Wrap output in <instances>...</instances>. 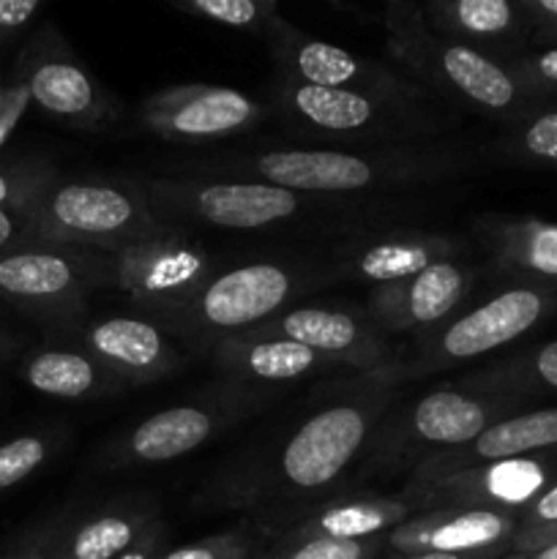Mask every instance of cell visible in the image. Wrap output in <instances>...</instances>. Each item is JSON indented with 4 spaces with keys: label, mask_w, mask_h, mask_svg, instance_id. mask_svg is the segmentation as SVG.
Here are the masks:
<instances>
[{
    "label": "cell",
    "mask_w": 557,
    "mask_h": 559,
    "mask_svg": "<svg viewBox=\"0 0 557 559\" xmlns=\"http://www.w3.org/2000/svg\"><path fill=\"white\" fill-rule=\"evenodd\" d=\"M31 243H93L120 238L145 224L134 197L112 186L66 183L38 191L25 207Z\"/></svg>",
    "instance_id": "obj_1"
},
{
    "label": "cell",
    "mask_w": 557,
    "mask_h": 559,
    "mask_svg": "<svg viewBox=\"0 0 557 559\" xmlns=\"http://www.w3.org/2000/svg\"><path fill=\"white\" fill-rule=\"evenodd\" d=\"M369 435V413L336 404L306 420L284 445L278 469L293 489H322L344 473Z\"/></svg>",
    "instance_id": "obj_2"
},
{
    "label": "cell",
    "mask_w": 557,
    "mask_h": 559,
    "mask_svg": "<svg viewBox=\"0 0 557 559\" xmlns=\"http://www.w3.org/2000/svg\"><path fill=\"white\" fill-rule=\"evenodd\" d=\"M557 304L555 287H511L464 314L442 333L440 353L453 360L478 358L500 349L538 325Z\"/></svg>",
    "instance_id": "obj_3"
},
{
    "label": "cell",
    "mask_w": 557,
    "mask_h": 559,
    "mask_svg": "<svg viewBox=\"0 0 557 559\" xmlns=\"http://www.w3.org/2000/svg\"><path fill=\"white\" fill-rule=\"evenodd\" d=\"M519 519L511 511L467 508V511H437L413 519L386 538L402 555L440 551V555H495L513 540Z\"/></svg>",
    "instance_id": "obj_4"
},
{
    "label": "cell",
    "mask_w": 557,
    "mask_h": 559,
    "mask_svg": "<svg viewBox=\"0 0 557 559\" xmlns=\"http://www.w3.org/2000/svg\"><path fill=\"white\" fill-rule=\"evenodd\" d=\"M293 293V278L273 262L235 267L200 289L197 311L202 322L222 331L249 328L278 311Z\"/></svg>",
    "instance_id": "obj_5"
},
{
    "label": "cell",
    "mask_w": 557,
    "mask_h": 559,
    "mask_svg": "<svg viewBox=\"0 0 557 559\" xmlns=\"http://www.w3.org/2000/svg\"><path fill=\"white\" fill-rule=\"evenodd\" d=\"M118 282L137 300L175 306L200 289L205 257L183 240H140L118 260Z\"/></svg>",
    "instance_id": "obj_6"
},
{
    "label": "cell",
    "mask_w": 557,
    "mask_h": 559,
    "mask_svg": "<svg viewBox=\"0 0 557 559\" xmlns=\"http://www.w3.org/2000/svg\"><path fill=\"white\" fill-rule=\"evenodd\" d=\"M82 284V265L63 251L22 246L0 254V298L36 314L63 311L80 298Z\"/></svg>",
    "instance_id": "obj_7"
},
{
    "label": "cell",
    "mask_w": 557,
    "mask_h": 559,
    "mask_svg": "<svg viewBox=\"0 0 557 559\" xmlns=\"http://www.w3.org/2000/svg\"><path fill=\"white\" fill-rule=\"evenodd\" d=\"M265 183L287 191H342L366 189L377 180V167L369 158L344 151H271L254 162Z\"/></svg>",
    "instance_id": "obj_8"
},
{
    "label": "cell",
    "mask_w": 557,
    "mask_h": 559,
    "mask_svg": "<svg viewBox=\"0 0 557 559\" xmlns=\"http://www.w3.org/2000/svg\"><path fill=\"white\" fill-rule=\"evenodd\" d=\"M257 104L233 87H191L153 104L151 123L169 136H224L254 120Z\"/></svg>",
    "instance_id": "obj_9"
},
{
    "label": "cell",
    "mask_w": 557,
    "mask_h": 559,
    "mask_svg": "<svg viewBox=\"0 0 557 559\" xmlns=\"http://www.w3.org/2000/svg\"><path fill=\"white\" fill-rule=\"evenodd\" d=\"M467 289V273L451 260H442L402 284L380 289L375 309L391 325H435L451 314Z\"/></svg>",
    "instance_id": "obj_10"
},
{
    "label": "cell",
    "mask_w": 557,
    "mask_h": 559,
    "mask_svg": "<svg viewBox=\"0 0 557 559\" xmlns=\"http://www.w3.org/2000/svg\"><path fill=\"white\" fill-rule=\"evenodd\" d=\"M186 205L216 227L257 229L293 216L298 197L271 183H211L186 197Z\"/></svg>",
    "instance_id": "obj_11"
},
{
    "label": "cell",
    "mask_w": 557,
    "mask_h": 559,
    "mask_svg": "<svg viewBox=\"0 0 557 559\" xmlns=\"http://www.w3.org/2000/svg\"><path fill=\"white\" fill-rule=\"evenodd\" d=\"M93 355L112 371L137 377H153L169 366V349L153 322L134 317L102 320L87 331Z\"/></svg>",
    "instance_id": "obj_12"
},
{
    "label": "cell",
    "mask_w": 557,
    "mask_h": 559,
    "mask_svg": "<svg viewBox=\"0 0 557 559\" xmlns=\"http://www.w3.org/2000/svg\"><path fill=\"white\" fill-rule=\"evenodd\" d=\"M273 331H276V336L315 349L322 358L371 360V355H375L364 328L344 311L295 309L284 314L273 325Z\"/></svg>",
    "instance_id": "obj_13"
},
{
    "label": "cell",
    "mask_w": 557,
    "mask_h": 559,
    "mask_svg": "<svg viewBox=\"0 0 557 559\" xmlns=\"http://www.w3.org/2000/svg\"><path fill=\"white\" fill-rule=\"evenodd\" d=\"M440 71L453 91L495 112H506L522 96V85L497 60L464 44H451L440 52Z\"/></svg>",
    "instance_id": "obj_14"
},
{
    "label": "cell",
    "mask_w": 557,
    "mask_h": 559,
    "mask_svg": "<svg viewBox=\"0 0 557 559\" xmlns=\"http://www.w3.org/2000/svg\"><path fill=\"white\" fill-rule=\"evenodd\" d=\"M451 486L464 491V500L475 497V502H484L481 508L508 511V508L530 506L549 486V469L535 459H511V462L470 469L464 480L453 478Z\"/></svg>",
    "instance_id": "obj_15"
},
{
    "label": "cell",
    "mask_w": 557,
    "mask_h": 559,
    "mask_svg": "<svg viewBox=\"0 0 557 559\" xmlns=\"http://www.w3.org/2000/svg\"><path fill=\"white\" fill-rule=\"evenodd\" d=\"M213 418L205 409L173 407L142 420L129 437V453L137 462L162 464L191 453L211 437Z\"/></svg>",
    "instance_id": "obj_16"
},
{
    "label": "cell",
    "mask_w": 557,
    "mask_h": 559,
    "mask_svg": "<svg viewBox=\"0 0 557 559\" xmlns=\"http://www.w3.org/2000/svg\"><path fill=\"white\" fill-rule=\"evenodd\" d=\"M549 448H557V409H535L486 426L467 445V456L473 462L497 464Z\"/></svg>",
    "instance_id": "obj_17"
},
{
    "label": "cell",
    "mask_w": 557,
    "mask_h": 559,
    "mask_svg": "<svg viewBox=\"0 0 557 559\" xmlns=\"http://www.w3.org/2000/svg\"><path fill=\"white\" fill-rule=\"evenodd\" d=\"M451 243L440 238H386L358 251L353 267L360 278L377 284H402L435 262L446 260Z\"/></svg>",
    "instance_id": "obj_18"
},
{
    "label": "cell",
    "mask_w": 557,
    "mask_h": 559,
    "mask_svg": "<svg viewBox=\"0 0 557 559\" xmlns=\"http://www.w3.org/2000/svg\"><path fill=\"white\" fill-rule=\"evenodd\" d=\"M486 407L457 391H437L420 399L413 413V429L420 440L435 445L467 448L486 429Z\"/></svg>",
    "instance_id": "obj_19"
},
{
    "label": "cell",
    "mask_w": 557,
    "mask_h": 559,
    "mask_svg": "<svg viewBox=\"0 0 557 559\" xmlns=\"http://www.w3.org/2000/svg\"><path fill=\"white\" fill-rule=\"evenodd\" d=\"M491 246L502 265L557 282V224L541 218L500 222L491 229Z\"/></svg>",
    "instance_id": "obj_20"
},
{
    "label": "cell",
    "mask_w": 557,
    "mask_h": 559,
    "mask_svg": "<svg viewBox=\"0 0 557 559\" xmlns=\"http://www.w3.org/2000/svg\"><path fill=\"white\" fill-rule=\"evenodd\" d=\"M27 91L38 107L66 120H87L98 107L96 85L69 60H42L27 74Z\"/></svg>",
    "instance_id": "obj_21"
},
{
    "label": "cell",
    "mask_w": 557,
    "mask_h": 559,
    "mask_svg": "<svg viewBox=\"0 0 557 559\" xmlns=\"http://www.w3.org/2000/svg\"><path fill=\"white\" fill-rule=\"evenodd\" d=\"M410 508L391 500H355L333 506L311 519L295 533V538H339V540H369L386 530L404 524Z\"/></svg>",
    "instance_id": "obj_22"
},
{
    "label": "cell",
    "mask_w": 557,
    "mask_h": 559,
    "mask_svg": "<svg viewBox=\"0 0 557 559\" xmlns=\"http://www.w3.org/2000/svg\"><path fill=\"white\" fill-rule=\"evenodd\" d=\"M227 358L233 360V369L238 374L265 382L298 380V377H306L328 360L320 353H315V349L304 347L298 342H289L284 336L238 342L227 349Z\"/></svg>",
    "instance_id": "obj_23"
},
{
    "label": "cell",
    "mask_w": 557,
    "mask_h": 559,
    "mask_svg": "<svg viewBox=\"0 0 557 559\" xmlns=\"http://www.w3.org/2000/svg\"><path fill=\"white\" fill-rule=\"evenodd\" d=\"M293 107L300 118L325 131H358L377 120L375 98L347 87L300 85L293 91Z\"/></svg>",
    "instance_id": "obj_24"
},
{
    "label": "cell",
    "mask_w": 557,
    "mask_h": 559,
    "mask_svg": "<svg viewBox=\"0 0 557 559\" xmlns=\"http://www.w3.org/2000/svg\"><path fill=\"white\" fill-rule=\"evenodd\" d=\"M22 377L33 391L55 399H82L98 385L96 364L71 349H44L31 355L22 366Z\"/></svg>",
    "instance_id": "obj_25"
},
{
    "label": "cell",
    "mask_w": 557,
    "mask_h": 559,
    "mask_svg": "<svg viewBox=\"0 0 557 559\" xmlns=\"http://www.w3.org/2000/svg\"><path fill=\"white\" fill-rule=\"evenodd\" d=\"M145 533V524L137 516H96L80 524L55 551V559H118L129 551Z\"/></svg>",
    "instance_id": "obj_26"
},
{
    "label": "cell",
    "mask_w": 557,
    "mask_h": 559,
    "mask_svg": "<svg viewBox=\"0 0 557 559\" xmlns=\"http://www.w3.org/2000/svg\"><path fill=\"white\" fill-rule=\"evenodd\" d=\"M435 14L440 25L481 38L502 36L519 25V9L508 0H453L435 5Z\"/></svg>",
    "instance_id": "obj_27"
},
{
    "label": "cell",
    "mask_w": 557,
    "mask_h": 559,
    "mask_svg": "<svg viewBox=\"0 0 557 559\" xmlns=\"http://www.w3.org/2000/svg\"><path fill=\"white\" fill-rule=\"evenodd\" d=\"M295 74L304 85L315 87H344L358 80L364 66L342 47L328 41H304L293 55Z\"/></svg>",
    "instance_id": "obj_28"
},
{
    "label": "cell",
    "mask_w": 557,
    "mask_h": 559,
    "mask_svg": "<svg viewBox=\"0 0 557 559\" xmlns=\"http://www.w3.org/2000/svg\"><path fill=\"white\" fill-rule=\"evenodd\" d=\"M47 459V440L38 435H22L0 445V491L31 478Z\"/></svg>",
    "instance_id": "obj_29"
},
{
    "label": "cell",
    "mask_w": 557,
    "mask_h": 559,
    "mask_svg": "<svg viewBox=\"0 0 557 559\" xmlns=\"http://www.w3.org/2000/svg\"><path fill=\"white\" fill-rule=\"evenodd\" d=\"M180 9L227 27H260L262 16L273 11V5L254 3V0H191Z\"/></svg>",
    "instance_id": "obj_30"
},
{
    "label": "cell",
    "mask_w": 557,
    "mask_h": 559,
    "mask_svg": "<svg viewBox=\"0 0 557 559\" xmlns=\"http://www.w3.org/2000/svg\"><path fill=\"white\" fill-rule=\"evenodd\" d=\"M386 544L380 538L339 540V538H306L276 559H371Z\"/></svg>",
    "instance_id": "obj_31"
},
{
    "label": "cell",
    "mask_w": 557,
    "mask_h": 559,
    "mask_svg": "<svg viewBox=\"0 0 557 559\" xmlns=\"http://www.w3.org/2000/svg\"><path fill=\"white\" fill-rule=\"evenodd\" d=\"M47 186V175H42L33 167H0V207H14L25 211L38 191Z\"/></svg>",
    "instance_id": "obj_32"
},
{
    "label": "cell",
    "mask_w": 557,
    "mask_h": 559,
    "mask_svg": "<svg viewBox=\"0 0 557 559\" xmlns=\"http://www.w3.org/2000/svg\"><path fill=\"white\" fill-rule=\"evenodd\" d=\"M524 156L533 162L557 164V109L541 112L530 120L519 136Z\"/></svg>",
    "instance_id": "obj_33"
},
{
    "label": "cell",
    "mask_w": 557,
    "mask_h": 559,
    "mask_svg": "<svg viewBox=\"0 0 557 559\" xmlns=\"http://www.w3.org/2000/svg\"><path fill=\"white\" fill-rule=\"evenodd\" d=\"M511 74L522 91H557V47L528 55L513 66Z\"/></svg>",
    "instance_id": "obj_34"
},
{
    "label": "cell",
    "mask_w": 557,
    "mask_h": 559,
    "mask_svg": "<svg viewBox=\"0 0 557 559\" xmlns=\"http://www.w3.org/2000/svg\"><path fill=\"white\" fill-rule=\"evenodd\" d=\"M162 559H246V544L235 535H218V538L167 551Z\"/></svg>",
    "instance_id": "obj_35"
},
{
    "label": "cell",
    "mask_w": 557,
    "mask_h": 559,
    "mask_svg": "<svg viewBox=\"0 0 557 559\" xmlns=\"http://www.w3.org/2000/svg\"><path fill=\"white\" fill-rule=\"evenodd\" d=\"M522 377L528 382L546 388V391L557 393V338L555 342H546L535 349L533 355L524 364Z\"/></svg>",
    "instance_id": "obj_36"
},
{
    "label": "cell",
    "mask_w": 557,
    "mask_h": 559,
    "mask_svg": "<svg viewBox=\"0 0 557 559\" xmlns=\"http://www.w3.org/2000/svg\"><path fill=\"white\" fill-rule=\"evenodd\" d=\"M557 524V484L546 486L538 497L528 506L517 533H538V530Z\"/></svg>",
    "instance_id": "obj_37"
},
{
    "label": "cell",
    "mask_w": 557,
    "mask_h": 559,
    "mask_svg": "<svg viewBox=\"0 0 557 559\" xmlns=\"http://www.w3.org/2000/svg\"><path fill=\"white\" fill-rule=\"evenodd\" d=\"M25 243H31L27 213L14 211V207H0V254L22 249Z\"/></svg>",
    "instance_id": "obj_38"
},
{
    "label": "cell",
    "mask_w": 557,
    "mask_h": 559,
    "mask_svg": "<svg viewBox=\"0 0 557 559\" xmlns=\"http://www.w3.org/2000/svg\"><path fill=\"white\" fill-rule=\"evenodd\" d=\"M38 9V0H0V41L25 27Z\"/></svg>",
    "instance_id": "obj_39"
},
{
    "label": "cell",
    "mask_w": 557,
    "mask_h": 559,
    "mask_svg": "<svg viewBox=\"0 0 557 559\" xmlns=\"http://www.w3.org/2000/svg\"><path fill=\"white\" fill-rule=\"evenodd\" d=\"M55 551H58V538H52V535H36L27 544L16 546L5 559H55Z\"/></svg>",
    "instance_id": "obj_40"
},
{
    "label": "cell",
    "mask_w": 557,
    "mask_h": 559,
    "mask_svg": "<svg viewBox=\"0 0 557 559\" xmlns=\"http://www.w3.org/2000/svg\"><path fill=\"white\" fill-rule=\"evenodd\" d=\"M522 9L530 16H535V22H544L546 27L557 25V0H530Z\"/></svg>",
    "instance_id": "obj_41"
},
{
    "label": "cell",
    "mask_w": 557,
    "mask_h": 559,
    "mask_svg": "<svg viewBox=\"0 0 557 559\" xmlns=\"http://www.w3.org/2000/svg\"><path fill=\"white\" fill-rule=\"evenodd\" d=\"M156 546H158L156 533L147 535V530H145V533H142V538L137 540L129 551H123L118 559H156Z\"/></svg>",
    "instance_id": "obj_42"
},
{
    "label": "cell",
    "mask_w": 557,
    "mask_h": 559,
    "mask_svg": "<svg viewBox=\"0 0 557 559\" xmlns=\"http://www.w3.org/2000/svg\"><path fill=\"white\" fill-rule=\"evenodd\" d=\"M491 555H440V551H420V555H402L399 559H489Z\"/></svg>",
    "instance_id": "obj_43"
},
{
    "label": "cell",
    "mask_w": 557,
    "mask_h": 559,
    "mask_svg": "<svg viewBox=\"0 0 557 559\" xmlns=\"http://www.w3.org/2000/svg\"><path fill=\"white\" fill-rule=\"evenodd\" d=\"M528 559H557V544H549L544 546V549L533 551V555H528Z\"/></svg>",
    "instance_id": "obj_44"
},
{
    "label": "cell",
    "mask_w": 557,
    "mask_h": 559,
    "mask_svg": "<svg viewBox=\"0 0 557 559\" xmlns=\"http://www.w3.org/2000/svg\"><path fill=\"white\" fill-rule=\"evenodd\" d=\"M11 349H14V342H11L9 336H3V333H0V360L9 358Z\"/></svg>",
    "instance_id": "obj_45"
},
{
    "label": "cell",
    "mask_w": 557,
    "mask_h": 559,
    "mask_svg": "<svg viewBox=\"0 0 557 559\" xmlns=\"http://www.w3.org/2000/svg\"><path fill=\"white\" fill-rule=\"evenodd\" d=\"M544 36H546V38H552V41H557V25L546 27V31H544Z\"/></svg>",
    "instance_id": "obj_46"
},
{
    "label": "cell",
    "mask_w": 557,
    "mask_h": 559,
    "mask_svg": "<svg viewBox=\"0 0 557 559\" xmlns=\"http://www.w3.org/2000/svg\"><path fill=\"white\" fill-rule=\"evenodd\" d=\"M508 559H528V555H517V557H508Z\"/></svg>",
    "instance_id": "obj_47"
}]
</instances>
